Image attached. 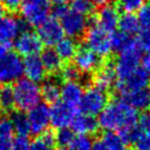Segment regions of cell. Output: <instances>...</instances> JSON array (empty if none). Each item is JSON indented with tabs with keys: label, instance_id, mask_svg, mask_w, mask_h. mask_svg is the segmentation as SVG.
Segmentation results:
<instances>
[{
	"label": "cell",
	"instance_id": "6da1fadb",
	"mask_svg": "<svg viewBox=\"0 0 150 150\" xmlns=\"http://www.w3.org/2000/svg\"><path fill=\"white\" fill-rule=\"evenodd\" d=\"M138 112L136 109L124 99H115L106 105L98 115V126L106 131H120L132 128L138 122Z\"/></svg>",
	"mask_w": 150,
	"mask_h": 150
},
{
	"label": "cell",
	"instance_id": "7a4b0ae2",
	"mask_svg": "<svg viewBox=\"0 0 150 150\" xmlns=\"http://www.w3.org/2000/svg\"><path fill=\"white\" fill-rule=\"evenodd\" d=\"M14 106L19 112H27L35 107L41 100V87L28 79H20L12 86Z\"/></svg>",
	"mask_w": 150,
	"mask_h": 150
},
{
	"label": "cell",
	"instance_id": "3957f363",
	"mask_svg": "<svg viewBox=\"0 0 150 150\" xmlns=\"http://www.w3.org/2000/svg\"><path fill=\"white\" fill-rule=\"evenodd\" d=\"M53 13L54 18L59 19L64 34H67L69 38H80L86 32L88 21L85 16L66 8L65 6H56Z\"/></svg>",
	"mask_w": 150,
	"mask_h": 150
},
{
	"label": "cell",
	"instance_id": "277c9868",
	"mask_svg": "<svg viewBox=\"0 0 150 150\" xmlns=\"http://www.w3.org/2000/svg\"><path fill=\"white\" fill-rule=\"evenodd\" d=\"M50 11L51 8L47 0H22L20 6L24 22L38 28L49 19Z\"/></svg>",
	"mask_w": 150,
	"mask_h": 150
},
{
	"label": "cell",
	"instance_id": "5b68a950",
	"mask_svg": "<svg viewBox=\"0 0 150 150\" xmlns=\"http://www.w3.org/2000/svg\"><path fill=\"white\" fill-rule=\"evenodd\" d=\"M140 62L141 52L136 43L128 50L122 52L114 65L115 73H116V82L124 81L135 71L138 70L140 67L139 66Z\"/></svg>",
	"mask_w": 150,
	"mask_h": 150
},
{
	"label": "cell",
	"instance_id": "8992f818",
	"mask_svg": "<svg viewBox=\"0 0 150 150\" xmlns=\"http://www.w3.org/2000/svg\"><path fill=\"white\" fill-rule=\"evenodd\" d=\"M23 74V60L17 52L9 51L0 56V83L10 84L21 79Z\"/></svg>",
	"mask_w": 150,
	"mask_h": 150
},
{
	"label": "cell",
	"instance_id": "52a82bcc",
	"mask_svg": "<svg viewBox=\"0 0 150 150\" xmlns=\"http://www.w3.org/2000/svg\"><path fill=\"white\" fill-rule=\"evenodd\" d=\"M85 43L87 49L99 57H106L112 52L109 34L97 24L91 25L85 33Z\"/></svg>",
	"mask_w": 150,
	"mask_h": 150
},
{
	"label": "cell",
	"instance_id": "ba28073f",
	"mask_svg": "<svg viewBox=\"0 0 150 150\" xmlns=\"http://www.w3.org/2000/svg\"><path fill=\"white\" fill-rule=\"evenodd\" d=\"M107 102L108 96L106 91L94 86V87H89L86 92L83 93L79 107L86 115L95 116L102 112V110L108 104Z\"/></svg>",
	"mask_w": 150,
	"mask_h": 150
},
{
	"label": "cell",
	"instance_id": "9c48e42d",
	"mask_svg": "<svg viewBox=\"0 0 150 150\" xmlns=\"http://www.w3.org/2000/svg\"><path fill=\"white\" fill-rule=\"evenodd\" d=\"M25 22L14 16H2L0 18V44H8L16 41L20 33L25 31Z\"/></svg>",
	"mask_w": 150,
	"mask_h": 150
},
{
	"label": "cell",
	"instance_id": "30bf717a",
	"mask_svg": "<svg viewBox=\"0 0 150 150\" xmlns=\"http://www.w3.org/2000/svg\"><path fill=\"white\" fill-rule=\"evenodd\" d=\"M28 120L30 125V132L33 135H43L47 131V127L51 124L50 108L45 104H39L29 110Z\"/></svg>",
	"mask_w": 150,
	"mask_h": 150
},
{
	"label": "cell",
	"instance_id": "8fae6325",
	"mask_svg": "<svg viewBox=\"0 0 150 150\" xmlns=\"http://www.w3.org/2000/svg\"><path fill=\"white\" fill-rule=\"evenodd\" d=\"M38 37L41 40L42 44L52 47L56 45L64 38V32L57 19L49 18L39 27Z\"/></svg>",
	"mask_w": 150,
	"mask_h": 150
},
{
	"label": "cell",
	"instance_id": "7c38bea8",
	"mask_svg": "<svg viewBox=\"0 0 150 150\" xmlns=\"http://www.w3.org/2000/svg\"><path fill=\"white\" fill-rule=\"evenodd\" d=\"M14 47L19 55H24L27 57V56L37 55L42 49V42L39 39L38 34L25 30L20 33V35L16 39Z\"/></svg>",
	"mask_w": 150,
	"mask_h": 150
},
{
	"label": "cell",
	"instance_id": "4fadbf2b",
	"mask_svg": "<svg viewBox=\"0 0 150 150\" xmlns=\"http://www.w3.org/2000/svg\"><path fill=\"white\" fill-rule=\"evenodd\" d=\"M76 116V109L65 105L64 103H54L50 108L51 125L57 129L69 128Z\"/></svg>",
	"mask_w": 150,
	"mask_h": 150
},
{
	"label": "cell",
	"instance_id": "5bb4252c",
	"mask_svg": "<svg viewBox=\"0 0 150 150\" xmlns=\"http://www.w3.org/2000/svg\"><path fill=\"white\" fill-rule=\"evenodd\" d=\"M74 65L82 73H92L100 66V57L87 47H81L74 55Z\"/></svg>",
	"mask_w": 150,
	"mask_h": 150
},
{
	"label": "cell",
	"instance_id": "9a60e30c",
	"mask_svg": "<svg viewBox=\"0 0 150 150\" xmlns=\"http://www.w3.org/2000/svg\"><path fill=\"white\" fill-rule=\"evenodd\" d=\"M119 18L120 16L117 7L108 4L98 10L96 16V24L107 33H112L118 27Z\"/></svg>",
	"mask_w": 150,
	"mask_h": 150
},
{
	"label": "cell",
	"instance_id": "2e32d148",
	"mask_svg": "<svg viewBox=\"0 0 150 150\" xmlns=\"http://www.w3.org/2000/svg\"><path fill=\"white\" fill-rule=\"evenodd\" d=\"M149 73H147L142 67H139L124 81L116 82V86H117L118 92L120 94H124L135 89L145 88L149 84Z\"/></svg>",
	"mask_w": 150,
	"mask_h": 150
},
{
	"label": "cell",
	"instance_id": "e0dca14e",
	"mask_svg": "<svg viewBox=\"0 0 150 150\" xmlns=\"http://www.w3.org/2000/svg\"><path fill=\"white\" fill-rule=\"evenodd\" d=\"M83 93L84 92L82 85L77 81H71V82H65L61 86L60 97L62 98V103L76 109L81 103Z\"/></svg>",
	"mask_w": 150,
	"mask_h": 150
},
{
	"label": "cell",
	"instance_id": "ac0fdd59",
	"mask_svg": "<svg viewBox=\"0 0 150 150\" xmlns=\"http://www.w3.org/2000/svg\"><path fill=\"white\" fill-rule=\"evenodd\" d=\"M23 74L25 79L34 83L42 82L45 79L47 71L44 69L41 57L38 55L27 56L23 60Z\"/></svg>",
	"mask_w": 150,
	"mask_h": 150
},
{
	"label": "cell",
	"instance_id": "d6986e66",
	"mask_svg": "<svg viewBox=\"0 0 150 150\" xmlns=\"http://www.w3.org/2000/svg\"><path fill=\"white\" fill-rule=\"evenodd\" d=\"M122 99L136 110H146L150 108V89L148 87L135 89L122 94Z\"/></svg>",
	"mask_w": 150,
	"mask_h": 150
},
{
	"label": "cell",
	"instance_id": "ffe728a7",
	"mask_svg": "<svg viewBox=\"0 0 150 150\" xmlns=\"http://www.w3.org/2000/svg\"><path fill=\"white\" fill-rule=\"evenodd\" d=\"M72 130L73 132L79 134V136H87L96 132L98 129V122L95 119L94 116L80 114L76 115L72 122Z\"/></svg>",
	"mask_w": 150,
	"mask_h": 150
},
{
	"label": "cell",
	"instance_id": "44dd1931",
	"mask_svg": "<svg viewBox=\"0 0 150 150\" xmlns=\"http://www.w3.org/2000/svg\"><path fill=\"white\" fill-rule=\"evenodd\" d=\"M138 135L135 144L137 149L150 150V112H144L137 122Z\"/></svg>",
	"mask_w": 150,
	"mask_h": 150
},
{
	"label": "cell",
	"instance_id": "7402d4cb",
	"mask_svg": "<svg viewBox=\"0 0 150 150\" xmlns=\"http://www.w3.org/2000/svg\"><path fill=\"white\" fill-rule=\"evenodd\" d=\"M95 86L103 91L112 88L114 84H116V73L114 65L106 64V65L99 67L97 73L94 77Z\"/></svg>",
	"mask_w": 150,
	"mask_h": 150
},
{
	"label": "cell",
	"instance_id": "603a6c76",
	"mask_svg": "<svg viewBox=\"0 0 150 150\" xmlns=\"http://www.w3.org/2000/svg\"><path fill=\"white\" fill-rule=\"evenodd\" d=\"M41 61L44 65L45 71L51 74H55L63 69V65H62L63 61L61 60V57L57 55L55 50H52V49L44 50L41 55Z\"/></svg>",
	"mask_w": 150,
	"mask_h": 150
},
{
	"label": "cell",
	"instance_id": "cb8c5ba5",
	"mask_svg": "<svg viewBox=\"0 0 150 150\" xmlns=\"http://www.w3.org/2000/svg\"><path fill=\"white\" fill-rule=\"evenodd\" d=\"M13 127L9 118L0 117V150H10L13 142Z\"/></svg>",
	"mask_w": 150,
	"mask_h": 150
},
{
	"label": "cell",
	"instance_id": "d4e9b609",
	"mask_svg": "<svg viewBox=\"0 0 150 150\" xmlns=\"http://www.w3.org/2000/svg\"><path fill=\"white\" fill-rule=\"evenodd\" d=\"M109 40H110L112 51L118 52V53L126 51L136 43V40H132L130 35H127L120 31L109 34Z\"/></svg>",
	"mask_w": 150,
	"mask_h": 150
},
{
	"label": "cell",
	"instance_id": "484cf974",
	"mask_svg": "<svg viewBox=\"0 0 150 150\" xmlns=\"http://www.w3.org/2000/svg\"><path fill=\"white\" fill-rule=\"evenodd\" d=\"M55 47L56 53L61 57L62 61H70L71 59L74 57L77 51V44L72 38H63Z\"/></svg>",
	"mask_w": 150,
	"mask_h": 150
},
{
	"label": "cell",
	"instance_id": "4316f807",
	"mask_svg": "<svg viewBox=\"0 0 150 150\" xmlns=\"http://www.w3.org/2000/svg\"><path fill=\"white\" fill-rule=\"evenodd\" d=\"M118 27L120 32L130 37L132 34H136L140 29L137 16H135L134 13H124L122 16H120L118 21Z\"/></svg>",
	"mask_w": 150,
	"mask_h": 150
},
{
	"label": "cell",
	"instance_id": "83f0119b",
	"mask_svg": "<svg viewBox=\"0 0 150 150\" xmlns=\"http://www.w3.org/2000/svg\"><path fill=\"white\" fill-rule=\"evenodd\" d=\"M10 122L12 124L14 132L18 134L20 137H28L30 132V125H29L28 116L22 112H13L11 115Z\"/></svg>",
	"mask_w": 150,
	"mask_h": 150
},
{
	"label": "cell",
	"instance_id": "f1b7e54d",
	"mask_svg": "<svg viewBox=\"0 0 150 150\" xmlns=\"http://www.w3.org/2000/svg\"><path fill=\"white\" fill-rule=\"evenodd\" d=\"M61 94V86L54 80H50L44 82V84L41 87V96L47 103L54 104L60 98Z\"/></svg>",
	"mask_w": 150,
	"mask_h": 150
},
{
	"label": "cell",
	"instance_id": "f546056e",
	"mask_svg": "<svg viewBox=\"0 0 150 150\" xmlns=\"http://www.w3.org/2000/svg\"><path fill=\"white\" fill-rule=\"evenodd\" d=\"M55 135L52 131H45L30 144V150H55Z\"/></svg>",
	"mask_w": 150,
	"mask_h": 150
},
{
	"label": "cell",
	"instance_id": "4dcf8cb0",
	"mask_svg": "<svg viewBox=\"0 0 150 150\" xmlns=\"http://www.w3.org/2000/svg\"><path fill=\"white\" fill-rule=\"evenodd\" d=\"M14 107V97L12 87L6 85L0 89V108L6 112H9Z\"/></svg>",
	"mask_w": 150,
	"mask_h": 150
},
{
	"label": "cell",
	"instance_id": "1f68e13d",
	"mask_svg": "<svg viewBox=\"0 0 150 150\" xmlns=\"http://www.w3.org/2000/svg\"><path fill=\"white\" fill-rule=\"evenodd\" d=\"M102 140L105 142L109 150H119L125 148V144L122 142V138L119 137L117 132L114 131H106L102 136Z\"/></svg>",
	"mask_w": 150,
	"mask_h": 150
},
{
	"label": "cell",
	"instance_id": "d6a6232c",
	"mask_svg": "<svg viewBox=\"0 0 150 150\" xmlns=\"http://www.w3.org/2000/svg\"><path fill=\"white\" fill-rule=\"evenodd\" d=\"M71 10H73L82 16H89L94 11L95 6L89 0H71Z\"/></svg>",
	"mask_w": 150,
	"mask_h": 150
},
{
	"label": "cell",
	"instance_id": "836d02e7",
	"mask_svg": "<svg viewBox=\"0 0 150 150\" xmlns=\"http://www.w3.org/2000/svg\"><path fill=\"white\" fill-rule=\"evenodd\" d=\"M146 1L147 0H117V5L125 13H134L146 5Z\"/></svg>",
	"mask_w": 150,
	"mask_h": 150
},
{
	"label": "cell",
	"instance_id": "e575fe53",
	"mask_svg": "<svg viewBox=\"0 0 150 150\" xmlns=\"http://www.w3.org/2000/svg\"><path fill=\"white\" fill-rule=\"evenodd\" d=\"M74 132L69 128H64V129H59V131L55 135V141L61 146L62 148H66L70 147V145L74 140Z\"/></svg>",
	"mask_w": 150,
	"mask_h": 150
},
{
	"label": "cell",
	"instance_id": "d590c367",
	"mask_svg": "<svg viewBox=\"0 0 150 150\" xmlns=\"http://www.w3.org/2000/svg\"><path fill=\"white\" fill-rule=\"evenodd\" d=\"M93 141L87 136H77L70 145L69 150H92Z\"/></svg>",
	"mask_w": 150,
	"mask_h": 150
},
{
	"label": "cell",
	"instance_id": "8d00e7d4",
	"mask_svg": "<svg viewBox=\"0 0 150 150\" xmlns=\"http://www.w3.org/2000/svg\"><path fill=\"white\" fill-rule=\"evenodd\" d=\"M137 19L142 30H150V4H146L138 11Z\"/></svg>",
	"mask_w": 150,
	"mask_h": 150
},
{
	"label": "cell",
	"instance_id": "74e56055",
	"mask_svg": "<svg viewBox=\"0 0 150 150\" xmlns=\"http://www.w3.org/2000/svg\"><path fill=\"white\" fill-rule=\"evenodd\" d=\"M136 44L140 51H150V30H141L136 39Z\"/></svg>",
	"mask_w": 150,
	"mask_h": 150
},
{
	"label": "cell",
	"instance_id": "f35d334b",
	"mask_svg": "<svg viewBox=\"0 0 150 150\" xmlns=\"http://www.w3.org/2000/svg\"><path fill=\"white\" fill-rule=\"evenodd\" d=\"M62 76L66 82L76 81L80 76V72L75 67V65H66L61 70Z\"/></svg>",
	"mask_w": 150,
	"mask_h": 150
},
{
	"label": "cell",
	"instance_id": "ab89813d",
	"mask_svg": "<svg viewBox=\"0 0 150 150\" xmlns=\"http://www.w3.org/2000/svg\"><path fill=\"white\" fill-rule=\"evenodd\" d=\"M30 144L31 142L28 140V137L18 136L13 139L10 150H30Z\"/></svg>",
	"mask_w": 150,
	"mask_h": 150
},
{
	"label": "cell",
	"instance_id": "60d3db41",
	"mask_svg": "<svg viewBox=\"0 0 150 150\" xmlns=\"http://www.w3.org/2000/svg\"><path fill=\"white\" fill-rule=\"evenodd\" d=\"M0 2L4 5L6 9L14 11V10H18L20 8L22 0H0Z\"/></svg>",
	"mask_w": 150,
	"mask_h": 150
},
{
	"label": "cell",
	"instance_id": "b9f144b4",
	"mask_svg": "<svg viewBox=\"0 0 150 150\" xmlns=\"http://www.w3.org/2000/svg\"><path fill=\"white\" fill-rule=\"evenodd\" d=\"M141 65L147 73H150V51L146 52L145 55L141 57Z\"/></svg>",
	"mask_w": 150,
	"mask_h": 150
},
{
	"label": "cell",
	"instance_id": "7bdbcfd3",
	"mask_svg": "<svg viewBox=\"0 0 150 150\" xmlns=\"http://www.w3.org/2000/svg\"><path fill=\"white\" fill-rule=\"evenodd\" d=\"M92 150H109L107 148V146L105 145V142L100 139H96V140L93 142V146H92Z\"/></svg>",
	"mask_w": 150,
	"mask_h": 150
},
{
	"label": "cell",
	"instance_id": "ee69618b",
	"mask_svg": "<svg viewBox=\"0 0 150 150\" xmlns=\"http://www.w3.org/2000/svg\"><path fill=\"white\" fill-rule=\"evenodd\" d=\"M94 6H105V5H108V2L110 1V0H89Z\"/></svg>",
	"mask_w": 150,
	"mask_h": 150
},
{
	"label": "cell",
	"instance_id": "f6af8a7d",
	"mask_svg": "<svg viewBox=\"0 0 150 150\" xmlns=\"http://www.w3.org/2000/svg\"><path fill=\"white\" fill-rule=\"evenodd\" d=\"M10 49L8 44H0V56L5 55L6 53H8Z\"/></svg>",
	"mask_w": 150,
	"mask_h": 150
},
{
	"label": "cell",
	"instance_id": "bcb514c9",
	"mask_svg": "<svg viewBox=\"0 0 150 150\" xmlns=\"http://www.w3.org/2000/svg\"><path fill=\"white\" fill-rule=\"evenodd\" d=\"M47 1L53 2V4L56 6H64L66 2H70L71 0H47Z\"/></svg>",
	"mask_w": 150,
	"mask_h": 150
},
{
	"label": "cell",
	"instance_id": "7dc6e473",
	"mask_svg": "<svg viewBox=\"0 0 150 150\" xmlns=\"http://www.w3.org/2000/svg\"><path fill=\"white\" fill-rule=\"evenodd\" d=\"M5 11H6V8L4 7V5L0 2V18H1L2 16H5Z\"/></svg>",
	"mask_w": 150,
	"mask_h": 150
},
{
	"label": "cell",
	"instance_id": "c3c4849f",
	"mask_svg": "<svg viewBox=\"0 0 150 150\" xmlns=\"http://www.w3.org/2000/svg\"><path fill=\"white\" fill-rule=\"evenodd\" d=\"M60 150H69V149H66V148H61Z\"/></svg>",
	"mask_w": 150,
	"mask_h": 150
},
{
	"label": "cell",
	"instance_id": "681fc988",
	"mask_svg": "<svg viewBox=\"0 0 150 150\" xmlns=\"http://www.w3.org/2000/svg\"><path fill=\"white\" fill-rule=\"evenodd\" d=\"M119 150H126V149H125V148H122V149H119Z\"/></svg>",
	"mask_w": 150,
	"mask_h": 150
},
{
	"label": "cell",
	"instance_id": "f907efd6",
	"mask_svg": "<svg viewBox=\"0 0 150 150\" xmlns=\"http://www.w3.org/2000/svg\"><path fill=\"white\" fill-rule=\"evenodd\" d=\"M134 150H139V149H134Z\"/></svg>",
	"mask_w": 150,
	"mask_h": 150
},
{
	"label": "cell",
	"instance_id": "816d5d0a",
	"mask_svg": "<svg viewBox=\"0 0 150 150\" xmlns=\"http://www.w3.org/2000/svg\"><path fill=\"white\" fill-rule=\"evenodd\" d=\"M0 89H1V88H0Z\"/></svg>",
	"mask_w": 150,
	"mask_h": 150
}]
</instances>
